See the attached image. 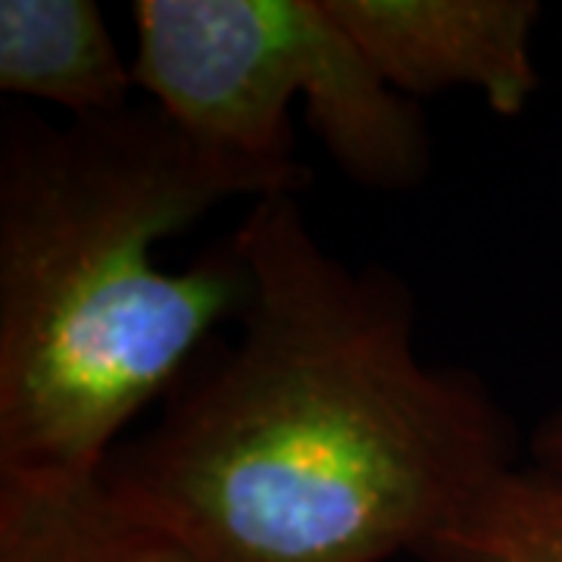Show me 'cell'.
Masks as SVG:
<instances>
[{
    "label": "cell",
    "instance_id": "cell-1",
    "mask_svg": "<svg viewBox=\"0 0 562 562\" xmlns=\"http://www.w3.org/2000/svg\"><path fill=\"white\" fill-rule=\"evenodd\" d=\"M238 344L179 387L103 465L198 562L416 557L484 484L519 465L491 387L419 347L413 291L350 266L301 194L247 206Z\"/></svg>",
    "mask_w": 562,
    "mask_h": 562
},
{
    "label": "cell",
    "instance_id": "cell-2",
    "mask_svg": "<svg viewBox=\"0 0 562 562\" xmlns=\"http://www.w3.org/2000/svg\"><path fill=\"white\" fill-rule=\"evenodd\" d=\"M306 184L303 162L225 154L150 103L63 125L3 113L0 475L101 472L247 301L232 238L188 269H166L160 244Z\"/></svg>",
    "mask_w": 562,
    "mask_h": 562
},
{
    "label": "cell",
    "instance_id": "cell-3",
    "mask_svg": "<svg viewBox=\"0 0 562 562\" xmlns=\"http://www.w3.org/2000/svg\"><path fill=\"white\" fill-rule=\"evenodd\" d=\"M135 88L181 132L297 166L291 106L366 191H413L431 169L419 103L394 91L328 0H138Z\"/></svg>",
    "mask_w": 562,
    "mask_h": 562
},
{
    "label": "cell",
    "instance_id": "cell-4",
    "mask_svg": "<svg viewBox=\"0 0 562 562\" xmlns=\"http://www.w3.org/2000/svg\"><path fill=\"white\" fill-rule=\"evenodd\" d=\"M335 20L403 98L475 91L516 120L541 91L535 0H328Z\"/></svg>",
    "mask_w": 562,
    "mask_h": 562
},
{
    "label": "cell",
    "instance_id": "cell-5",
    "mask_svg": "<svg viewBox=\"0 0 562 562\" xmlns=\"http://www.w3.org/2000/svg\"><path fill=\"white\" fill-rule=\"evenodd\" d=\"M0 562H198L101 472L0 475Z\"/></svg>",
    "mask_w": 562,
    "mask_h": 562
},
{
    "label": "cell",
    "instance_id": "cell-6",
    "mask_svg": "<svg viewBox=\"0 0 562 562\" xmlns=\"http://www.w3.org/2000/svg\"><path fill=\"white\" fill-rule=\"evenodd\" d=\"M0 91L91 120L132 106L135 72L94 0H0Z\"/></svg>",
    "mask_w": 562,
    "mask_h": 562
},
{
    "label": "cell",
    "instance_id": "cell-7",
    "mask_svg": "<svg viewBox=\"0 0 562 562\" xmlns=\"http://www.w3.org/2000/svg\"><path fill=\"white\" fill-rule=\"evenodd\" d=\"M422 562H562V482L519 462L422 543Z\"/></svg>",
    "mask_w": 562,
    "mask_h": 562
},
{
    "label": "cell",
    "instance_id": "cell-8",
    "mask_svg": "<svg viewBox=\"0 0 562 562\" xmlns=\"http://www.w3.org/2000/svg\"><path fill=\"white\" fill-rule=\"evenodd\" d=\"M528 462L562 482V403L543 413L528 435Z\"/></svg>",
    "mask_w": 562,
    "mask_h": 562
}]
</instances>
